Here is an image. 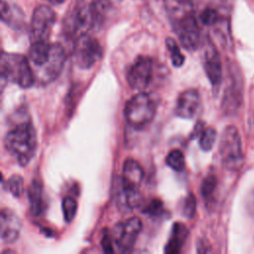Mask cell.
I'll use <instances>...</instances> for the list:
<instances>
[{
	"instance_id": "8fae6325",
	"label": "cell",
	"mask_w": 254,
	"mask_h": 254,
	"mask_svg": "<svg viewBox=\"0 0 254 254\" xmlns=\"http://www.w3.org/2000/svg\"><path fill=\"white\" fill-rule=\"evenodd\" d=\"M182 46L188 51H195L201 42L200 29L196 17H191L173 27Z\"/></svg>"
},
{
	"instance_id": "9c48e42d",
	"label": "cell",
	"mask_w": 254,
	"mask_h": 254,
	"mask_svg": "<svg viewBox=\"0 0 254 254\" xmlns=\"http://www.w3.org/2000/svg\"><path fill=\"white\" fill-rule=\"evenodd\" d=\"M153 77V61L148 56L136 58L127 72V82L132 89L143 91Z\"/></svg>"
},
{
	"instance_id": "603a6c76",
	"label": "cell",
	"mask_w": 254,
	"mask_h": 254,
	"mask_svg": "<svg viewBox=\"0 0 254 254\" xmlns=\"http://www.w3.org/2000/svg\"><path fill=\"white\" fill-rule=\"evenodd\" d=\"M166 47L170 52L171 61L174 66H182L185 63V56L182 54L179 45L173 38L166 39Z\"/></svg>"
},
{
	"instance_id": "9a60e30c",
	"label": "cell",
	"mask_w": 254,
	"mask_h": 254,
	"mask_svg": "<svg viewBox=\"0 0 254 254\" xmlns=\"http://www.w3.org/2000/svg\"><path fill=\"white\" fill-rule=\"evenodd\" d=\"M164 7L173 27L195 16L192 0H164Z\"/></svg>"
},
{
	"instance_id": "3957f363",
	"label": "cell",
	"mask_w": 254,
	"mask_h": 254,
	"mask_svg": "<svg viewBox=\"0 0 254 254\" xmlns=\"http://www.w3.org/2000/svg\"><path fill=\"white\" fill-rule=\"evenodd\" d=\"M156 114V104L146 92L133 95L125 104L124 116L129 126L141 130L148 126Z\"/></svg>"
},
{
	"instance_id": "7a4b0ae2",
	"label": "cell",
	"mask_w": 254,
	"mask_h": 254,
	"mask_svg": "<svg viewBox=\"0 0 254 254\" xmlns=\"http://www.w3.org/2000/svg\"><path fill=\"white\" fill-rule=\"evenodd\" d=\"M1 80L18 84L21 88L31 87L35 80V73L28 59L20 54L3 53L0 62Z\"/></svg>"
},
{
	"instance_id": "f546056e",
	"label": "cell",
	"mask_w": 254,
	"mask_h": 254,
	"mask_svg": "<svg viewBox=\"0 0 254 254\" xmlns=\"http://www.w3.org/2000/svg\"><path fill=\"white\" fill-rule=\"evenodd\" d=\"M196 211V198L193 193H189L183 200L182 212L185 217L192 218L195 215Z\"/></svg>"
},
{
	"instance_id": "30bf717a",
	"label": "cell",
	"mask_w": 254,
	"mask_h": 254,
	"mask_svg": "<svg viewBox=\"0 0 254 254\" xmlns=\"http://www.w3.org/2000/svg\"><path fill=\"white\" fill-rule=\"evenodd\" d=\"M64 62L65 53L63 46L59 43L52 44L48 61L42 66H40V80L44 83H49L57 79L64 68Z\"/></svg>"
},
{
	"instance_id": "5b68a950",
	"label": "cell",
	"mask_w": 254,
	"mask_h": 254,
	"mask_svg": "<svg viewBox=\"0 0 254 254\" xmlns=\"http://www.w3.org/2000/svg\"><path fill=\"white\" fill-rule=\"evenodd\" d=\"M219 154L225 169L230 172H237L244 162L242 143L238 130L235 126H227L220 137Z\"/></svg>"
},
{
	"instance_id": "d4e9b609",
	"label": "cell",
	"mask_w": 254,
	"mask_h": 254,
	"mask_svg": "<svg viewBox=\"0 0 254 254\" xmlns=\"http://www.w3.org/2000/svg\"><path fill=\"white\" fill-rule=\"evenodd\" d=\"M216 187H217L216 177L212 174L207 175L203 179V181L201 183V186H200V192H201L202 197L205 200L211 199L213 197V193L216 190Z\"/></svg>"
},
{
	"instance_id": "4dcf8cb0",
	"label": "cell",
	"mask_w": 254,
	"mask_h": 254,
	"mask_svg": "<svg viewBox=\"0 0 254 254\" xmlns=\"http://www.w3.org/2000/svg\"><path fill=\"white\" fill-rule=\"evenodd\" d=\"M143 212L151 216H158L163 212V202L158 198H154L144 207Z\"/></svg>"
},
{
	"instance_id": "d6a6232c",
	"label": "cell",
	"mask_w": 254,
	"mask_h": 254,
	"mask_svg": "<svg viewBox=\"0 0 254 254\" xmlns=\"http://www.w3.org/2000/svg\"><path fill=\"white\" fill-rule=\"evenodd\" d=\"M246 207H247L249 213L254 216V190L247 197Z\"/></svg>"
},
{
	"instance_id": "484cf974",
	"label": "cell",
	"mask_w": 254,
	"mask_h": 254,
	"mask_svg": "<svg viewBox=\"0 0 254 254\" xmlns=\"http://www.w3.org/2000/svg\"><path fill=\"white\" fill-rule=\"evenodd\" d=\"M7 190L15 197H20L24 191V181L23 178L19 175L11 176L6 183Z\"/></svg>"
},
{
	"instance_id": "e0dca14e",
	"label": "cell",
	"mask_w": 254,
	"mask_h": 254,
	"mask_svg": "<svg viewBox=\"0 0 254 254\" xmlns=\"http://www.w3.org/2000/svg\"><path fill=\"white\" fill-rule=\"evenodd\" d=\"M242 101V82L240 78H237L235 73L229 84L225 88L222 105L227 113L235 112Z\"/></svg>"
},
{
	"instance_id": "83f0119b",
	"label": "cell",
	"mask_w": 254,
	"mask_h": 254,
	"mask_svg": "<svg viewBox=\"0 0 254 254\" xmlns=\"http://www.w3.org/2000/svg\"><path fill=\"white\" fill-rule=\"evenodd\" d=\"M62 209L64 218L66 222H70L77 211V202L72 196H65L62 201Z\"/></svg>"
},
{
	"instance_id": "836d02e7",
	"label": "cell",
	"mask_w": 254,
	"mask_h": 254,
	"mask_svg": "<svg viewBox=\"0 0 254 254\" xmlns=\"http://www.w3.org/2000/svg\"><path fill=\"white\" fill-rule=\"evenodd\" d=\"M50 3L54 4V5H59V4H62L64 3L65 0H48Z\"/></svg>"
},
{
	"instance_id": "2e32d148",
	"label": "cell",
	"mask_w": 254,
	"mask_h": 254,
	"mask_svg": "<svg viewBox=\"0 0 254 254\" xmlns=\"http://www.w3.org/2000/svg\"><path fill=\"white\" fill-rule=\"evenodd\" d=\"M144 178V171L142 166L134 159H126L123 164L122 177L119 179L120 183L130 189L139 190Z\"/></svg>"
},
{
	"instance_id": "5bb4252c",
	"label": "cell",
	"mask_w": 254,
	"mask_h": 254,
	"mask_svg": "<svg viewBox=\"0 0 254 254\" xmlns=\"http://www.w3.org/2000/svg\"><path fill=\"white\" fill-rule=\"evenodd\" d=\"M22 223L18 215L9 208H3L0 213V236L4 243L15 242L21 232Z\"/></svg>"
},
{
	"instance_id": "8992f818",
	"label": "cell",
	"mask_w": 254,
	"mask_h": 254,
	"mask_svg": "<svg viewBox=\"0 0 254 254\" xmlns=\"http://www.w3.org/2000/svg\"><path fill=\"white\" fill-rule=\"evenodd\" d=\"M72 54L77 66L88 69L101 59L102 48L99 42L87 33L74 40Z\"/></svg>"
},
{
	"instance_id": "52a82bcc",
	"label": "cell",
	"mask_w": 254,
	"mask_h": 254,
	"mask_svg": "<svg viewBox=\"0 0 254 254\" xmlns=\"http://www.w3.org/2000/svg\"><path fill=\"white\" fill-rule=\"evenodd\" d=\"M141 230V219L137 216H132L123 222L115 224L110 234L119 252H129L132 250Z\"/></svg>"
},
{
	"instance_id": "277c9868",
	"label": "cell",
	"mask_w": 254,
	"mask_h": 254,
	"mask_svg": "<svg viewBox=\"0 0 254 254\" xmlns=\"http://www.w3.org/2000/svg\"><path fill=\"white\" fill-rule=\"evenodd\" d=\"M91 2H78L66 15L64 22V32L69 39L76 40L88 31L98 28Z\"/></svg>"
},
{
	"instance_id": "44dd1931",
	"label": "cell",
	"mask_w": 254,
	"mask_h": 254,
	"mask_svg": "<svg viewBox=\"0 0 254 254\" xmlns=\"http://www.w3.org/2000/svg\"><path fill=\"white\" fill-rule=\"evenodd\" d=\"M30 211L34 216L42 215L46 210V202L43 195V185L39 180H33L28 189Z\"/></svg>"
},
{
	"instance_id": "4fadbf2b",
	"label": "cell",
	"mask_w": 254,
	"mask_h": 254,
	"mask_svg": "<svg viewBox=\"0 0 254 254\" xmlns=\"http://www.w3.org/2000/svg\"><path fill=\"white\" fill-rule=\"evenodd\" d=\"M200 106V96L196 89L189 88L184 90L178 97L175 112L185 119L194 117Z\"/></svg>"
},
{
	"instance_id": "cb8c5ba5",
	"label": "cell",
	"mask_w": 254,
	"mask_h": 254,
	"mask_svg": "<svg viewBox=\"0 0 254 254\" xmlns=\"http://www.w3.org/2000/svg\"><path fill=\"white\" fill-rule=\"evenodd\" d=\"M166 164L174 171L181 172L185 168V156L179 149L172 150L166 157Z\"/></svg>"
},
{
	"instance_id": "f1b7e54d",
	"label": "cell",
	"mask_w": 254,
	"mask_h": 254,
	"mask_svg": "<svg viewBox=\"0 0 254 254\" xmlns=\"http://www.w3.org/2000/svg\"><path fill=\"white\" fill-rule=\"evenodd\" d=\"M198 18H199V21L203 25H205V26H213L219 20V13L213 7H206V8H204L200 12Z\"/></svg>"
},
{
	"instance_id": "1f68e13d",
	"label": "cell",
	"mask_w": 254,
	"mask_h": 254,
	"mask_svg": "<svg viewBox=\"0 0 254 254\" xmlns=\"http://www.w3.org/2000/svg\"><path fill=\"white\" fill-rule=\"evenodd\" d=\"M112 242H113V239H112L111 234L108 233L107 229H104V233H103V236L101 239V247L104 252H106V253L114 252Z\"/></svg>"
},
{
	"instance_id": "e575fe53",
	"label": "cell",
	"mask_w": 254,
	"mask_h": 254,
	"mask_svg": "<svg viewBox=\"0 0 254 254\" xmlns=\"http://www.w3.org/2000/svg\"><path fill=\"white\" fill-rule=\"evenodd\" d=\"M219 1H225V0H219Z\"/></svg>"
},
{
	"instance_id": "7402d4cb",
	"label": "cell",
	"mask_w": 254,
	"mask_h": 254,
	"mask_svg": "<svg viewBox=\"0 0 254 254\" xmlns=\"http://www.w3.org/2000/svg\"><path fill=\"white\" fill-rule=\"evenodd\" d=\"M52 44L49 41H35L31 42L29 50L30 61L38 67L42 66L49 59Z\"/></svg>"
},
{
	"instance_id": "ffe728a7",
	"label": "cell",
	"mask_w": 254,
	"mask_h": 254,
	"mask_svg": "<svg viewBox=\"0 0 254 254\" xmlns=\"http://www.w3.org/2000/svg\"><path fill=\"white\" fill-rule=\"evenodd\" d=\"M116 200L120 208L131 210L141 204L142 195L139 190L126 188L119 181Z\"/></svg>"
},
{
	"instance_id": "ac0fdd59",
	"label": "cell",
	"mask_w": 254,
	"mask_h": 254,
	"mask_svg": "<svg viewBox=\"0 0 254 254\" xmlns=\"http://www.w3.org/2000/svg\"><path fill=\"white\" fill-rule=\"evenodd\" d=\"M1 19L13 29H21L24 25L25 14L17 4L3 0L1 4Z\"/></svg>"
},
{
	"instance_id": "d6986e66",
	"label": "cell",
	"mask_w": 254,
	"mask_h": 254,
	"mask_svg": "<svg viewBox=\"0 0 254 254\" xmlns=\"http://www.w3.org/2000/svg\"><path fill=\"white\" fill-rule=\"evenodd\" d=\"M189 236L188 227L182 222L174 223L172 227V231L170 234V238L164 248L165 253L168 254H176L179 253L184 246L187 238Z\"/></svg>"
},
{
	"instance_id": "7c38bea8",
	"label": "cell",
	"mask_w": 254,
	"mask_h": 254,
	"mask_svg": "<svg viewBox=\"0 0 254 254\" xmlns=\"http://www.w3.org/2000/svg\"><path fill=\"white\" fill-rule=\"evenodd\" d=\"M203 68L213 88H218L222 80V64L219 53L211 44L204 49Z\"/></svg>"
},
{
	"instance_id": "ba28073f",
	"label": "cell",
	"mask_w": 254,
	"mask_h": 254,
	"mask_svg": "<svg viewBox=\"0 0 254 254\" xmlns=\"http://www.w3.org/2000/svg\"><path fill=\"white\" fill-rule=\"evenodd\" d=\"M56 22L54 10L47 5L38 6L32 15L30 38L31 42L49 41L50 34Z\"/></svg>"
},
{
	"instance_id": "4316f807",
	"label": "cell",
	"mask_w": 254,
	"mask_h": 254,
	"mask_svg": "<svg viewBox=\"0 0 254 254\" xmlns=\"http://www.w3.org/2000/svg\"><path fill=\"white\" fill-rule=\"evenodd\" d=\"M216 140V131L212 127H207L199 134V147L203 151H209Z\"/></svg>"
},
{
	"instance_id": "6da1fadb",
	"label": "cell",
	"mask_w": 254,
	"mask_h": 254,
	"mask_svg": "<svg viewBox=\"0 0 254 254\" xmlns=\"http://www.w3.org/2000/svg\"><path fill=\"white\" fill-rule=\"evenodd\" d=\"M38 146L37 133L29 119L17 122L4 137V147L17 163L26 167L36 154Z\"/></svg>"
}]
</instances>
